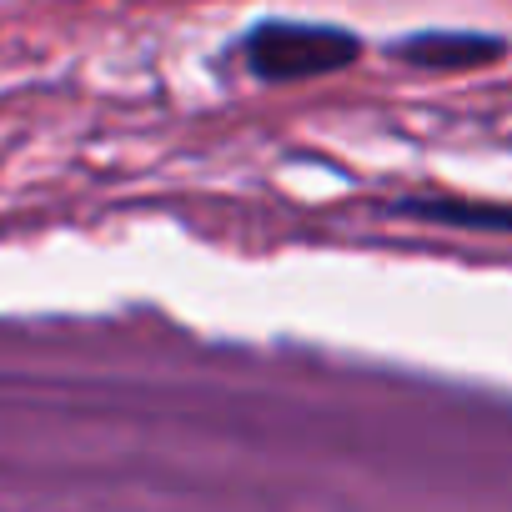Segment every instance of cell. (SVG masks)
I'll return each instance as SVG.
<instances>
[{
    "label": "cell",
    "instance_id": "cell-2",
    "mask_svg": "<svg viewBox=\"0 0 512 512\" xmlns=\"http://www.w3.org/2000/svg\"><path fill=\"white\" fill-rule=\"evenodd\" d=\"M502 41L492 36H467V31H422L407 36L397 46V61L407 66H427V71H472V66H492L502 61Z\"/></svg>",
    "mask_w": 512,
    "mask_h": 512
},
{
    "label": "cell",
    "instance_id": "cell-1",
    "mask_svg": "<svg viewBox=\"0 0 512 512\" xmlns=\"http://www.w3.org/2000/svg\"><path fill=\"white\" fill-rule=\"evenodd\" d=\"M362 56V41L342 26H312V21H262L241 41V61L256 81H312L352 66Z\"/></svg>",
    "mask_w": 512,
    "mask_h": 512
},
{
    "label": "cell",
    "instance_id": "cell-3",
    "mask_svg": "<svg viewBox=\"0 0 512 512\" xmlns=\"http://www.w3.org/2000/svg\"><path fill=\"white\" fill-rule=\"evenodd\" d=\"M397 211H402V216H417V221L512 231V211H507V206H477V201H437V196H422V201H397Z\"/></svg>",
    "mask_w": 512,
    "mask_h": 512
}]
</instances>
